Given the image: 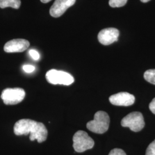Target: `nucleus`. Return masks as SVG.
Masks as SVG:
<instances>
[{
  "label": "nucleus",
  "mask_w": 155,
  "mask_h": 155,
  "mask_svg": "<svg viewBox=\"0 0 155 155\" xmlns=\"http://www.w3.org/2000/svg\"><path fill=\"white\" fill-rule=\"evenodd\" d=\"M14 133L17 136L28 135L31 141L36 140L39 143L45 141L48 136V131L45 125L30 119H21L16 122Z\"/></svg>",
  "instance_id": "obj_1"
},
{
  "label": "nucleus",
  "mask_w": 155,
  "mask_h": 155,
  "mask_svg": "<svg viewBox=\"0 0 155 155\" xmlns=\"http://www.w3.org/2000/svg\"><path fill=\"white\" fill-rule=\"evenodd\" d=\"M110 124V118L104 111H98L94 115V120L87 123V128L91 132L98 134L105 133Z\"/></svg>",
  "instance_id": "obj_2"
},
{
  "label": "nucleus",
  "mask_w": 155,
  "mask_h": 155,
  "mask_svg": "<svg viewBox=\"0 0 155 155\" xmlns=\"http://www.w3.org/2000/svg\"><path fill=\"white\" fill-rule=\"evenodd\" d=\"M72 140L73 148L77 152H83L94 147V140L83 130H79L75 133Z\"/></svg>",
  "instance_id": "obj_3"
},
{
  "label": "nucleus",
  "mask_w": 155,
  "mask_h": 155,
  "mask_svg": "<svg viewBox=\"0 0 155 155\" xmlns=\"http://www.w3.org/2000/svg\"><path fill=\"white\" fill-rule=\"evenodd\" d=\"M121 124L123 127H129L131 130L135 132L141 130L145 126L143 116L139 111L128 114L122 118Z\"/></svg>",
  "instance_id": "obj_4"
},
{
  "label": "nucleus",
  "mask_w": 155,
  "mask_h": 155,
  "mask_svg": "<svg viewBox=\"0 0 155 155\" xmlns=\"http://www.w3.org/2000/svg\"><path fill=\"white\" fill-rule=\"evenodd\" d=\"M45 78L48 82L52 84H59L68 86L74 82V78L69 73L54 69L47 72Z\"/></svg>",
  "instance_id": "obj_5"
},
{
  "label": "nucleus",
  "mask_w": 155,
  "mask_h": 155,
  "mask_svg": "<svg viewBox=\"0 0 155 155\" xmlns=\"http://www.w3.org/2000/svg\"><path fill=\"white\" fill-rule=\"evenodd\" d=\"M25 92L21 88H7L2 91L1 95L4 103L7 105H16L24 99Z\"/></svg>",
  "instance_id": "obj_6"
},
{
  "label": "nucleus",
  "mask_w": 155,
  "mask_h": 155,
  "mask_svg": "<svg viewBox=\"0 0 155 155\" xmlns=\"http://www.w3.org/2000/svg\"><path fill=\"white\" fill-rule=\"evenodd\" d=\"M120 32L116 28H105L98 33V39L102 45H108L117 41Z\"/></svg>",
  "instance_id": "obj_7"
},
{
  "label": "nucleus",
  "mask_w": 155,
  "mask_h": 155,
  "mask_svg": "<svg viewBox=\"0 0 155 155\" xmlns=\"http://www.w3.org/2000/svg\"><path fill=\"white\" fill-rule=\"evenodd\" d=\"M75 1L76 0H56L50 8L51 16L55 18L61 16L67 9L74 5Z\"/></svg>",
  "instance_id": "obj_8"
},
{
  "label": "nucleus",
  "mask_w": 155,
  "mask_h": 155,
  "mask_svg": "<svg viewBox=\"0 0 155 155\" xmlns=\"http://www.w3.org/2000/svg\"><path fill=\"white\" fill-rule=\"evenodd\" d=\"M109 101L114 105L129 106L132 105L134 103L135 97L132 94L127 92H121L111 95Z\"/></svg>",
  "instance_id": "obj_9"
},
{
  "label": "nucleus",
  "mask_w": 155,
  "mask_h": 155,
  "mask_svg": "<svg viewBox=\"0 0 155 155\" xmlns=\"http://www.w3.org/2000/svg\"><path fill=\"white\" fill-rule=\"evenodd\" d=\"M29 42L25 39H13L6 43L4 50L8 53L22 52L29 47Z\"/></svg>",
  "instance_id": "obj_10"
},
{
  "label": "nucleus",
  "mask_w": 155,
  "mask_h": 155,
  "mask_svg": "<svg viewBox=\"0 0 155 155\" xmlns=\"http://www.w3.org/2000/svg\"><path fill=\"white\" fill-rule=\"evenodd\" d=\"M21 5L20 0H0V8L2 9L11 7L14 9H18Z\"/></svg>",
  "instance_id": "obj_11"
},
{
  "label": "nucleus",
  "mask_w": 155,
  "mask_h": 155,
  "mask_svg": "<svg viewBox=\"0 0 155 155\" xmlns=\"http://www.w3.org/2000/svg\"><path fill=\"white\" fill-rule=\"evenodd\" d=\"M145 79L153 84H155V69H150L146 71L144 74Z\"/></svg>",
  "instance_id": "obj_12"
},
{
  "label": "nucleus",
  "mask_w": 155,
  "mask_h": 155,
  "mask_svg": "<svg viewBox=\"0 0 155 155\" xmlns=\"http://www.w3.org/2000/svg\"><path fill=\"white\" fill-rule=\"evenodd\" d=\"M127 0H109V5L112 8H119L125 5Z\"/></svg>",
  "instance_id": "obj_13"
},
{
  "label": "nucleus",
  "mask_w": 155,
  "mask_h": 155,
  "mask_svg": "<svg viewBox=\"0 0 155 155\" xmlns=\"http://www.w3.org/2000/svg\"><path fill=\"white\" fill-rule=\"evenodd\" d=\"M145 155H155V140L148 147Z\"/></svg>",
  "instance_id": "obj_14"
},
{
  "label": "nucleus",
  "mask_w": 155,
  "mask_h": 155,
  "mask_svg": "<svg viewBox=\"0 0 155 155\" xmlns=\"http://www.w3.org/2000/svg\"><path fill=\"white\" fill-rule=\"evenodd\" d=\"M109 155H127V154L121 149L115 148V149H113L111 150Z\"/></svg>",
  "instance_id": "obj_15"
},
{
  "label": "nucleus",
  "mask_w": 155,
  "mask_h": 155,
  "mask_svg": "<svg viewBox=\"0 0 155 155\" xmlns=\"http://www.w3.org/2000/svg\"><path fill=\"white\" fill-rule=\"evenodd\" d=\"M29 54L35 61H38L40 59V55H39V52L38 51H36V50H30L29 51Z\"/></svg>",
  "instance_id": "obj_16"
},
{
  "label": "nucleus",
  "mask_w": 155,
  "mask_h": 155,
  "mask_svg": "<svg viewBox=\"0 0 155 155\" xmlns=\"http://www.w3.org/2000/svg\"><path fill=\"white\" fill-rule=\"evenodd\" d=\"M24 71L27 73H31L34 71L35 70V67L32 65H24L22 67Z\"/></svg>",
  "instance_id": "obj_17"
},
{
  "label": "nucleus",
  "mask_w": 155,
  "mask_h": 155,
  "mask_svg": "<svg viewBox=\"0 0 155 155\" xmlns=\"http://www.w3.org/2000/svg\"><path fill=\"white\" fill-rule=\"evenodd\" d=\"M149 107H150V110L152 111V113H153L154 114H155V98H153L152 101V102L150 103Z\"/></svg>",
  "instance_id": "obj_18"
},
{
  "label": "nucleus",
  "mask_w": 155,
  "mask_h": 155,
  "mask_svg": "<svg viewBox=\"0 0 155 155\" xmlns=\"http://www.w3.org/2000/svg\"><path fill=\"white\" fill-rule=\"evenodd\" d=\"M41 1V2H43V3H45V4H46V3H48V2H49L50 1H51V0H40Z\"/></svg>",
  "instance_id": "obj_19"
},
{
  "label": "nucleus",
  "mask_w": 155,
  "mask_h": 155,
  "mask_svg": "<svg viewBox=\"0 0 155 155\" xmlns=\"http://www.w3.org/2000/svg\"><path fill=\"white\" fill-rule=\"evenodd\" d=\"M141 2H144V3H145V2H148V1H150V0H140Z\"/></svg>",
  "instance_id": "obj_20"
}]
</instances>
